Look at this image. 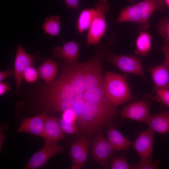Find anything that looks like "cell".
Returning <instances> with one entry per match:
<instances>
[{"label":"cell","mask_w":169,"mask_h":169,"mask_svg":"<svg viewBox=\"0 0 169 169\" xmlns=\"http://www.w3.org/2000/svg\"><path fill=\"white\" fill-rule=\"evenodd\" d=\"M164 0H144L133 5L140 21L137 31H146L150 26L148 20L155 10L162 11L164 8Z\"/></svg>","instance_id":"ba28073f"},{"label":"cell","mask_w":169,"mask_h":169,"mask_svg":"<svg viewBox=\"0 0 169 169\" xmlns=\"http://www.w3.org/2000/svg\"><path fill=\"white\" fill-rule=\"evenodd\" d=\"M144 122L155 132L164 134L169 131V110L149 115Z\"/></svg>","instance_id":"2e32d148"},{"label":"cell","mask_w":169,"mask_h":169,"mask_svg":"<svg viewBox=\"0 0 169 169\" xmlns=\"http://www.w3.org/2000/svg\"><path fill=\"white\" fill-rule=\"evenodd\" d=\"M158 33L164 39V44H169V17L161 19L157 25Z\"/></svg>","instance_id":"603a6c76"},{"label":"cell","mask_w":169,"mask_h":169,"mask_svg":"<svg viewBox=\"0 0 169 169\" xmlns=\"http://www.w3.org/2000/svg\"><path fill=\"white\" fill-rule=\"evenodd\" d=\"M67 7L69 9H77L79 0H64Z\"/></svg>","instance_id":"4dcf8cb0"},{"label":"cell","mask_w":169,"mask_h":169,"mask_svg":"<svg viewBox=\"0 0 169 169\" xmlns=\"http://www.w3.org/2000/svg\"><path fill=\"white\" fill-rule=\"evenodd\" d=\"M150 70L155 90H169V70L165 65L163 64Z\"/></svg>","instance_id":"ac0fdd59"},{"label":"cell","mask_w":169,"mask_h":169,"mask_svg":"<svg viewBox=\"0 0 169 169\" xmlns=\"http://www.w3.org/2000/svg\"><path fill=\"white\" fill-rule=\"evenodd\" d=\"M157 97L164 104L169 106V90H156Z\"/></svg>","instance_id":"83f0119b"},{"label":"cell","mask_w":169,"mask_h":169,"mask_svg":"<svg viewBox=\"0 0 169 169\" xmlns=\"http://www.w3.org/2000/svg\"><path fill=\"white\" fill-rule=\"evenodd\" d=\"M89 147L88 139L79 138L72 143L69 156L72 161V169H80L86 161Z\"/></svg>","instance_id":"8fae6325"},{"label":"cell","mask_w":169,"mask_h":169,"mask_svg":"<svg viewBox=\"0 0 169 169\" xmlns=\"http://www.w3.org/2000/svg\"><path fill=\"white\" fill-rule=\"evenodd\" d=\"M107 60L123 72L135 74L145 78L141 59L133 55H116L110 51Z\"/></svg>","instance_id":"5b68a950"},{"label":"cell","mask_w":169,"mask_h":169,"mask_svg":"<svg viewBox=\"0 0 169 169\" xmlns=\"http://www.w3.org/2000/svg\"><path fill=\"white\" fill-rule=\"evenodd\" d=\"M37 70L40 77L48 86L53 81L57 74V65L53 59H49L38 67Z\"/></svg>","instance_id":"d6986e66"},{"label":"cell","mask_w":169,"mask_h":169,"mask_svg":"<svg viewBox=\"0 0 169 169\" xmlns=\"http://www.w3.org/2000/svg\"><path fill=\"white\" fill-rule=\"evenodd\" d=\"M67 144L60 145L44 142L43 147L29 159L24 169H37L43 166L52 156L62 152Z\"/></svg>","instance_id":"52a82bcc"},{"label":"cell","mask_w":169,"mask_h":169,"mask_svg":"<svg viewBox=\"0 0 169 169\" xmlns=\"http://www.w3.org/2000/svg\"><path fill=\"white\" fill-rule=\"evenodd\" d=\"M165 3H166V5L169 7V0H164Z\"/></svg>","instance_id":"836d02e7"},{"label":"cell","mask_w":169,"mask_h":169,"mask_svg":"<svg viewBox=\"0 0 169 169\" xmlns=\"http://www.w3.org/2000/svg\"><path fill=\"white\" fill-rule=\"evenodd\" d=\"M110 167L112 169H129L131 168L124 156L120 155L111 160Z\"/></svg>","instance_id":"cb8c5ba5"},{"label":"cell","mask_w":169,"mask_h":169,"mask_svg":"<svg viewBox=\"0 0 169 169\" xmlns=\"http://www.w3.org/2000/svg\"><path fill=\"white\" fill-rule=\"evenodd\" d=\"M117 113L94 105L84 109L76 120L83 133L92 134L109 124Z\"/></svg>","instance_id":"7a4b0ae2"},{"label":"cell","mask_w":169,"mask_h":169,"mask_svg":"<svg viewBox=\"0 0 169 169\" xmlns=\"http://www.w3.org/2000/svg\"><path fill=\"white\" fill-rule=\"evenodd\" d=\"M52 53L54 57L63 59L64 62H76L79 55V45L75 41L65 43L62 47H54Z\"/></svg>","instance_id":"9a60e30c"},{"label":"cell","mask_w":169,"mask_h":169,"mask_svg":"<svg viewBox=\"0 0 169 169\" xmlns=\"http://www.w3.org/2000/svg\"><path fill=\"white\" fill-rule=\"evenodd\" d=\"M110 4L108 0H97L95 7L96 13L87 36V46L96 45L105 34L107 28L105 14L110 10Z\"/></svg>","instance_id":"277c9868"},{"label":"cell","mask_w":169,"mask_h":169,"mask_svg":"<svg viewBox=\"0 0 169 169\" xmlns=\"http://www.w3.org/2000/svg\"><path fill=\"white\" fill-rule=\"evenodd\" d=\"M106 136L114 150H127L132 144L130 141L119 131L113 125H110L108 127Z\"/></svg>","instance_id":"e0dca14e"},{"label":"cell","mask_w":169,"mask_h":169,"mask_svg":"<svg viewBox=\"0 0 169 169\" xmlns=\"http://www.w3.org/2000/svg\"><path fill=\"white\" fill-rule=\"evenodd\" d=\"M60 126L65 133L73 134L76 133L79 131V128L76 121H69L62 119H59Z\"/></svg>","instance_id":"d4e9b609"},{"label":"cell","mask_w":169,"mask_h":169,"mask_svg":"<svg viewBox=\"0 0 169 169\" xmlns=\"http://www.w3.org/2000/svg\"><path fill=\"white\" fill-rule=\"evenodd\" d=\"M159 161L153 162L140 160V161L131 166V168L134 169H156L158 168L159 165Z\"/></svg>","instance_id":"484cf974"},{"label":"cell","mask_w":169,"mask_h":169,"mask_svg":"<svg viewBox=\"0 0 169 169\" xmlns=\"http://www.w3.org/2000/svg\"><path fill=\"white\" fill-rule=\"evenodd\" d=\"M90 150L94 160L104 168L109 165L114 151L106 137L100 132L97 133L92 140Z\"/></svg>","instance_id":"8992f818"},{"label":"cell","mask_w":169,"mask_h":169,"mask_svg":"<svg viewBox=\"0 0 169 169\" xmlns=\"http://www.w3.org/2000/svg\"><path fill=\"white\" fill-rule=\"evenodd\" d=\"M161 49L165 55V61L163 64L169 70V44H164Z\"/></svg>","instance_id":"f546056e"},{"label":"cell","mask_w":169,"mask_h":169,"mask_svg":"<svg viewBox=\"0 0 169 169\" xmlns=\"http://www.w3.org/2000/svg\"><path fill=\"white\" fill-rule=\"evenodd\" d=\"M34 60V57L27 53L19 44L16 51L14 65V75L17 93L20 92L25 70L28 67L33 64Z\"/></svg>","instance_id":"30bf717a"},{"label":"cell","mask_w":169,"mask_h":169,"mask_svg":"<svg viewBox=\"0 0 169 169\" xmlns=\"http://www.w3.org/2000/svg\"><path fill=\"white\" fill-rule=\"evenodd\" d=\"M155 132L149 128L138 136L133 146L140 160L152 161V152Z\"/></svg>","instance_id":"9c48e42d"},{"label":"cell","mask_w":169,"mask_h":169,"mask_svg":"<svg viewBox=\"0 0 169 169\" xmlns=\"http://www.w3.org/2000/svg\"><path fill=\"white\" fill-rule=\"evenodd\" d=\"M14 73L10 70L8 69L6 71H0V82L6 78L13 75Z\"/></svg>","instance_id":"d6a6232c"},{"label":"cell","mask_w":169,"mask_h":169,"mask_svg":"<svg viewBox=\"0 0 169 169\" xmlns=\"http://www.w3.org/2000/svg\"><path fill=\"white\" fill-rule=\"evenodd\" d=\"M61 119L69 121H76L77 117L74 112L72 110H66L62 112Z\"/></svg>","instance_id":"f1b7e54d"},{"label":"cell","mask_w":169,"mask_h":169,"mask_svg":"<svg viewBox=\"0 0 169 169\" xmlns=\"http://www.w3.org/2000/svg\"><path fill=\"white\" fill-rule=\"evenodd\" d=\"M61 23L60 17L58 16L51 15L46 18L42 26L44 33L50 36L58 35L60 30Z\"/></svg>","instance_id":"7402d4cb"},{"label":"cell","mask_w":169,"mask_h":169,"mask_svg":"<svg viewBox=\"0 0 169 169\" xmlns=\"http://www.w3.org/2000/svg\"><path fill=\"white\" fill-rule=\"evenodd\" d=\"M139 33L136 41L135 53L138 55L146 57L151 50V36L146 31H137Z\"/></svg>","instance_id":"ffe728a7"},{"label":"cell","mask_w":169,"mask_h":169,"mask_svg":"<svg viewBox=\"0 0 169 169\" xmlns=\"http://www.w3.org/2000/svg\"><path fill=\"white\" fill-rule=\"evenodd\" d=\"M96 13L95 7L82 10L79 16L77 25L79 33H83L89 28Z\"/></svg>","instance_id":"44dd1931"},{"label":"cell","mask_w":169,"mask_h":169,"mask_svg":"<svg viewBox=\"0 0 169 169\" xmlns=\"http://www.w3.org/2000/svg\"><path fill=\"white\" fill-rule=\"evenodd\" d=\"M10 89L11 87L8 83H3L0 82V95L1 96L3 94L7 92L10 90Z\"/></svg>","instance_id":"1f68e13d"},{"label":"cell","mask_w":169,"mask_h":169,"mask_svg":"<svg viewBox=\"0 0 169 169\" xmlns=\"http://www.w3.org/2000/svg\"><path fill=\"white\" fill-rule=\"evenodd\" d=\"M48 112V110L45 109L42 113L37 115L24 118L17 129V132L30 133L42 138Z\"/></svg>","instance_id":"7c38bea8"},{"label":"cell","mask_w":169,"mask_h":169,"mask_svg":"<svg viewBox=\"0 0 169 169\" xmlns=\"http://www.w3.org/2000/svg\"><path fill=\"white\" fill-rule=\"evenodd\" d=\"M38 74V70L31 65L28 67L25 70L23 78L27 82L33 83L37 79Z\"/></svg>","instance_id":"4316f807"},{"label":"cell","mask_w":169,"mask_h":169,"mask_svg":"<svg viewBox=\"0 0 169 169\" xmlns=\"http://www.w3.org/2000/svg\"><path fill=\"white\" fill-rule=\"evenodd\" d=\"M120 115L125 118L143 122L150 115L148 105L142 100L129 104L120 112Z\"/></svg>","instance_id":"5bb4252c"},{"label":"cell","mask_w":169,"mask_h":169,"mask_svg":"<svg viewBox=\"0 0 169 169\" xmlns=\"http://www.w3.org/2000/svg\"><path fill=\"white\" fill-rule=\"evenodd\" d=\"M107 51L105 46L99 45L94 55L86 62H64L57 78L42 89L40 100L44 106L67 100H79L115 110L103 88L102 66Z\"/></svg>","instance_id":"6da1fadb"},{"label":"cell","mask_w":169,"mask_h":169,"mask_svg":"<svg viewBox=\"0 0 169 169\" xmlns=\"http://www.w3.org/2000/svg\"><path fill=\"white\" fill-rule=\"evenodd\" d=\"M128 2L130 3H133L135 0H128Z\"/></svg>","instance_id":"e575fe53"},{"label":"cell","mask_w":169,"mask_h":169,"mask_svg":"<svg viewBox=\"0 0 169 169\" xmlns=\"http://www.w3.org/2000/svg\"><path fill=\"white\" fill-rule=\"evenodd\" d=\"M103 85L107 97L117 107L133 98L125 75L105 71Z\"/></svg>","instance_id":"3957f363"},{"label":"cell","mask_w":169,"mask_h":169,"mask_svg":"<svg viewBox=\"0 0 169 169\" xmlns=\"http://www.w3.org/2000/svg\"><path fill=\"white\" fill-rule=\"evenodd\" d=\"M65 136L59 123V119L47 115L46 117L43 136L44 142L57 144Z\"/></svg>","instance_id":"4fadbf2b"}]
</instances>
